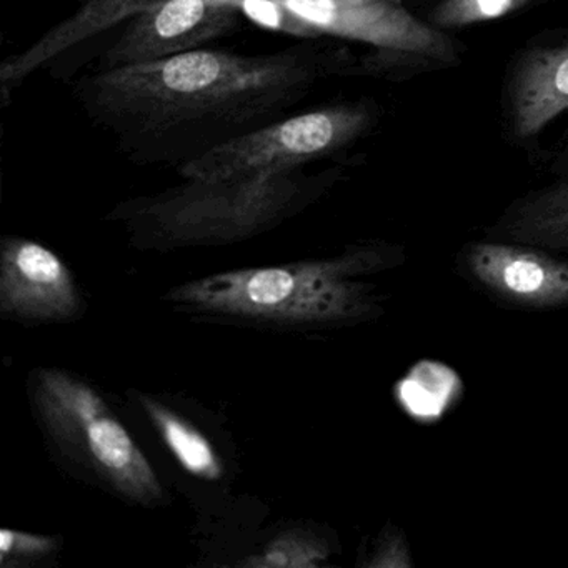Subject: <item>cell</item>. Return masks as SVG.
Wrapping results in <instances>:
<instances>
[{
	"label": "cell",
	"instance_id": "obj_6",
	"mask_svg": "<svg viewBox=\"0 0 568 568\" xmlns=\"http://www.w3.org/2000/svg\"><path fill=\"white\" fill-rule=\"evenodd\" d=\"M36 400L55 440L89 462L115 490L139 504L161 498L148 457L91 385L55 368L42 371Z\"/></svg>",
	"mask_w": 568,
	"mask_h": 568
},
{
	"label": "cell",
	"instance_id": "obj_7",
	"mask_svg": "<svg viewBox=\"0 0 568 568\" xmlns=\"http://www.w3.org/2000/svg\"><path fill=\"white\" fill-rule=\"evenodd\" d=\"M244 9L224 0H154L135 14L92 71L145 64L209 48L242 28Z\"/></svg>",
	"mask_w": 568,
	"mask_h": 568
},
{
	"label": "cell",
	"instance_id": "obj_13",
	"mask_svg": "<svg viewBox=\"0 0 568 568\" xmlns=\"http://www.w3.org/2000/svg\"><path fill=\"white\" fill-rule=\"evenodd\" d=\"M139 400L169 450L189 474L204 480H219L222 477L224 468L221 458L204 434L161 402L145 395H139Z\"/></svg>",
	"mask_w": 568,
	"mask_h": 568
},
{
	"label": "cell",
	"instance_id": "obj_4",
	"mask_svg": "<svg viewBox=\"0 0 568 568\" xmlns=\"http://www.w3.org/2000/svg\"><path fill=\"white\" fill-rule=\"evenodd\" d=\"M244 11L277 12V28L305 38L371 45L351 75L404 79L460 64L464 49L448 32L412 14L402 0H224Z\"/></svg>",
	"mask_w": 568,
	"mask_h": 568
},
{
	"label": "cell",
	"instance_id": "obj_18",
	"mask_svg": "<svg viewBox=\"0 0 568 568\" xmlns=\"http://www.w3.org/2000/svg\"><path fill=\"white\" fill-rule=\"evenodd\" d=\"M557 171L558 172H567L568 175V149L561 155L560 161L557 162Z\"/></svg>",
	"mask_w": 568,
	"mask_h": 568
},
{
	"label": "cell",
	"instance_id": "obj_12",
	"mask_svg": "<svg viewBox=\"0 0 568 568\" xmlns=\"http://www.w3.org/2000/svg\"><path fill=\"white\" fill-rule=\"evenodd\" d=\"M488 234L497 241L568 252V178L515 199Z\"/></svg>",
	"mask_w": 568,
	"mask_h": 568
},
{
	"label": "cell",
	"instance_id": "obj_1",
	"mask_svg": "<svg viewBox=\"0 0 568 568\" xmlns=\"http://www.w3.org/2000/svg\"><path fill=\"white\" fill-rule=\"evenodd\" d=\"M351 52L305 38L265 54L197 49L72 82L85 118L134 164L181 165L297 112L315 88L351 75Z\"/></svg>",
	"mask_w": 568,
	"mask_h": 568
},
{
	"label": "cell",
	"instance_id": "obj_17",
	"mask_svg": "<svg viewBox=\"0 0 568 568\" xmlns=\"http://www.w3.org/2000/svg\"><path fill=\"white\" fill-rule=\"evenodd\" d=\"M367 565L372 568H410L414 561L404 538L390 534L381 541L374 558Z\"/></svg>",
	"mask_w": 568,
	"mask_h": 568
},
{
	"label": "cell",
	"instance_id": "obj_3",
	"mask_svg": "<svg viewBox=\"0 0 568 568\" xmlns=\"http://www.w3.org/2000/svg\"><path fill=\"white\" fill-rule=\"evenodd\" d=\"M345 175L342 165L258 172L234 179H185L155 197L131 202L122 215L171 239H231L252 234L321 197Z\"/></svg>",
	"mask_w": 568,
	"mask_h": 568
},
{
	"label": "cell",
	"instance_id": "obj_11",
	"mask_svg": "<svg viewBox=\"0 0 568 568\" xmlns=\"http://www.w3.org/2000/svg\"><path fill=\"white\" fill-rule=\"evenodd\" d=\"M81 297L68 265L42 244L6 239L0 255V312L22 321H68Z\"/></svg>",
	"mask_w": 568,
	"mask_h": 568
},
{
	"label": "cell",
	"instance_id": "obj_15",
	"mask_svg": "<svg viewBox=\"0 0 568 568\" xmlns=\"http://www.w3.org/2000/svg\"><path fill=\"white\" fill-rule=\"evenodd\" d=\"M327 545L308 530L284 531L275 537L257 557L244 561L247 567L257 568H315L328 558Z\"/></svg>",
	"mask_w": 568,
	"mask_h": 568
},
{
	"label": "cell",
	"instance_id": "obj_14",
	"mask_svg": "<svg viewBox=\"0 0 568 568\" xmlns=\"http://www.w3.org/2000/svg\"><path fill=\"white\" fill-rule=\"evenodd\" d=\"M541 0H437L427 21L440 31L465 29L517 14Z\"/></svg>",
	"mask_w": 568,
	"mask_h": 568
},
{
	"label": "cell",
	"instance_id": "obj_2",
	"mask_svg": "<svg viewBox=\"0 0 568 568\" xmlns=\"http://www.w3.org/2000/svg\"><path fill=\"white\" fill-rule=\"evenodd\" d=\"M400 261L402 252L392 245H365L325 261L209 275L175 287L169 298L199 311L284 324L361 322L378 307L355 277Z\"/></svg>",
	"mask_w": 568,
	"mask_h": 568
},
{
	"label": "cell",
	"instance_id": "obj_8",
	"mask_svg": "<svg viewBox=\"0 0 568 568\" xmlns=\"http://www.w3.org/2000/svg\"><path fill=\"white\" fill-rule=\"evenodd\" d=\"M152 2L154 0H81L69 18L26 51L2 62L0 89L4 105L12 92L38 72L71 82L82 65L98 61L121 29Z\"/></svg>",
	"mask_w": 568,
	"mask_h": 568
},
{
	"label": "cell",
	"instance_id": "obj_5",
	"mask_svg": "<svg viewBox=\"0 0 568 568\" xmlns=\"http://www.w3.org/2000/svg\"><path fill=\"white\" fill-rule=\"evenodd\" d=\"M374 99L328 102L294 112L178 169L184 179H234L287 172L331 161L364 141L381 122Z\"/></svg>",
	"mask_w": 568,
	"mask_h": 568
},
{
	"label": "cell",
	"instance_id": "obj_10",
	"mask_svg": "<svg viewBox=\"0 0 568 568\" xmlns=\"http://www.w3.org/2000/svg\"><path fill=\"white\" fill-rule=\"evenodd\" d=\"M464 265L477 284L501 301L531 308L568 304V262L544 248L507 241L474 242Z\"/></svg>",
	"mask_w": 568,
	"mask_h": 568
},
{
	"label": "cell",
	"instance_id": "obj_16",
	"mask_svg": "<svg viewBox=\"0 0 568 568\" xmlns=\"http://www.w3.org/2000/svg\"><path fill=\"white\" fill-rule=\"evenodd\" d=\"M59 540L48 535L28 534V531L0 530V564L26 565L41 560L58 550Z\"/></svg>",
	"mask_w": 568,
	"mask_h": 568
},
{
	"label": "cell",
	"instance_id": "obj_9",
	"mask_svg": "<svg viewBox=\"0 0 568 568\" xmlns=\"http://www.w3.org/2000/svg\"><path fill=\"white\" fill-rule=\"evenodd\" d=\"M564 112H568V29L521 45L511 55L501 85V121L515 144L537 141Z\"/></svg>",
	"mask_w": 568,
	"mask_h": 568
}]
</instances>
